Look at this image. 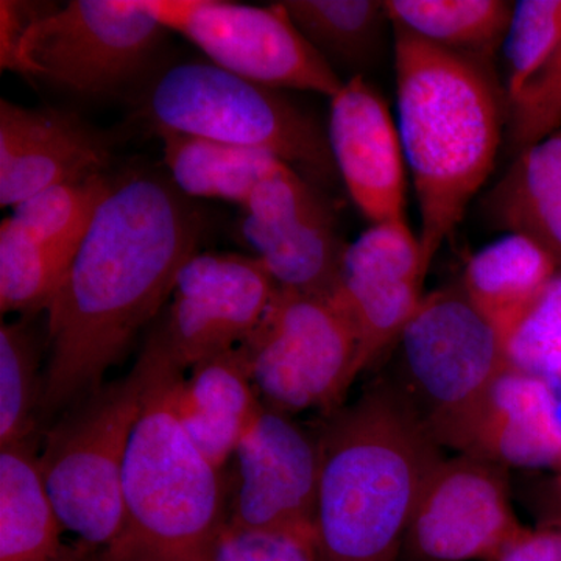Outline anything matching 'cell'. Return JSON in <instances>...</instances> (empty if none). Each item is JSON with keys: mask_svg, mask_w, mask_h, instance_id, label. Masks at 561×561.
Returning a JSON list of instances; mask_svg holds the SVG:
<instances>
[{"mask_svg": "<svg viewBox=\"0 0 561 561\" xmlns=\"http://www.w3.org/2000/svg\"><path fill=\"white\" fill-rule=\"evenodd\" d=\"M203 232L202 214L171 179L150 171L113 179L47 309L41 426L105 383L138 332L168 305Z\"/></svg>", "mask_w": 561, "mask_h": 561, "instance_id": "6da1fadb", "label": "cell"}, {"mask_svg": "<svg viewBox=\"0 0 561 561\" xmlns=\"http://www.w3.org/2000/svg\"><path fill=\"white\" fill-rule=\"evenodd\" d=\"M393 32L398 130L419 202V241L431 267L493 171L508 102L493 61Z\"/></svg>", "mask_w": 561, "mask_h": 561, "instance_id": "7a4b0ae2", "label": "cell"}, {"mask_svg": "<svg viewBox=\"0 0 561 561\" xmlns=\"http://www.w3.org/2000/svg\"><path fill=\"white\" fill-rule=\"evenodd\" d=\"M313 516L319 561H400L424 483L443 459L389 383L331 412L319 434Z\"/></svg>", "mask_w": 561, "mask_h": 561, "instance_id": "3957f363", "label": "cell"}, {"mask_svg": "<svg viewBox=\"0 0 561 561\" xmlns=\"http://www.w3.org/2000/svg\"><path fill=\"white\" fill-rule=\"evenodd\" d=\"M140 356L149 383L122 474L124 529L101 561H208L228 523V476L181 424L176 389L184 370L160 328Z\"/></svg>", "mask_w": 561, "mask_h": 561, "instance_id": "277c9868", "label": "cell"}, {"mask_svg": "<svg viewBox=\"0 0 561 561\" xmlns=\"http://www.w3.org/2000/svg\"><path fill=\"white\" fill-rule=\"evenodd\" d=\"M139 113L154 133H181L271 153L320 190L339 176L328 131L279 90L214 62H180L139 95Z\"/></svg>", "mask_w": 561, "mask_h": 561, "instance_id": "5b68a950", "label": "cell"}, {"mask_svg": "<svg viewBox=\"0 0 561 561\" xmlns=\"http://www.w3.org/2000/svg\"><path fill=\"white\" fill-rule=\"evenodd\" d=\"M387 382L440 448L465 453L491 387L508 367L505 335L460 283L424 295Z\"/></svg>", "mask_w": 561, "mask_h": 561, "instance_id": "8992f818", "label": "cell"}, {"mask_svg": "<svg viewBox=\"0 0 561 561\" xmlns=\"http://www.w3.org/2000/svg\"><path fill=\"white\" fill-rule=\"evenodd\" d=\"M149 370L103 383L49 424L41 471L65 530L105 551L124 529L122 474L133 430L142 412Z\"/></svg>", "mask_w": 561, "mask_h": 561, "instance_id": "52a82bcc", "label": "cell"}, {"mask_svg": "<svg viewBox=\"0 0 561 561\" xmlns=\"http://www.w3.org/2000/svg\"><path fill=\"white\" fill-rule=\"evenodd\" d=\"M239 346L265 408L287 415L337 411L362 371L356 330L334 295L278 287Z\"/></svg>", "mask_w": 561, "mask_h": 561, "instance_id": "ba28073f", "label": "cell"}, {"mask_svg": "<svg viewBox=\"0 0 561 561\" xmlns=\"http://www.w3.org/2000/svg\"><path fill=\"white\" fill-rule=\"evenodd\" d=\"M165 33L139 0H72L28 27L14 72L88 98L119 94L149 69Z\"/></svg>", "mask_w": 561, "mask_h": 561, "instance_id": "9c48e42d", "label": "cell"}, {"mask_svg": "<svg viewBox=\"0 0 561 561\" xmlns=\"http://www.w3.org/2000/svg\"><path fill=\"white\" fill-rule=\"evenodd\" d=\"M168 32L190 39L219 68L273 90L311 91L332 99L343 81L298 32L280 3L224 0H139Z\"/></svg>", "mask_w": 561, "mask_h": 561, "instance_id": "30bf717a", "label": "cell"}, {"mask_svg": "<svg viewBox=\"0 0 561 561\" xmlns=\"http://www.w3.org/2000/svg\"><path fill=\"white\" fill-rule=\"evenodd\" d=\"M522 527L508 468L472 454L443 457L416 501L400 561H490Z\"/></svg>", "mask_w": 561, "mask_h": 561, "instance_id": "8fae6325", "label": "cell"}, {"mask_svg": "<svg viewBox=\"0 0 561 561\" xmlns=\"http://www.w3.org/2000/svg\"><path fill=\"white\" fill-rule=\"evenodd\" d=\"M276 290L253 254L195 253L180 268L168 313L158 324L173 360L187 370L238 348L264 319Z\"/></svg>", "mask_w": 561, "mask_h": 561, "instance_id": "7c38bea8", "label": "cell"}, {"mask_svg": "<svg viewBox=\"0 0 561 561\" xmlns=\"http://www.w3.org/2000/svg\"><path fill=\"white\" fill-rule=\"evenodd\" d=\"M228 478V526L313 531L321 453L287 413L265 408L236 449Z\"/></svg>", "mask_w": 561, "mask_h": 561, "instance_id": "4fadbf2b", "label": "cell"}, {"mask_svg": "<svg viewBox=\"0 0 561 561\" xmlns=\"http://www.w3.org/2000/svg\"><path fill=\"white\" fill-rule=\"evenodd\" d=\"M427 271L408 220L371 225L346 247L334 297L356 330L362 371L400 341L423 301Z\"/></svg>", "mask_w": 561, "mask_h": 561, "instance_id": "5bb4252c", "label": "cell"}, {"mask_svg": "<svg viewBox=\"0 0 561 561\" xmlns=\"http://www.w3.org/2000/svg\"><path fill=\"white\" fill-rule=\"evenodd\" d=\"M328 139L339 176L371 225L405 220V154L381 92L351 77L331 99Z\"/></svg>", "mask_w": 561, "mask_h": 561, "instance_id": "9a60e30c", "label": "cell"}, {"mask_svg": "<svg viewBox=\"0 0 561 561\" xmlns=\"http://www.w3.org/2000/svg\"><path fill=\"white\" fill-rule=\"evenodd\" d=\"M108 142L69 111L0 101V205L14 208L55 184L106 175Z\"/></svg>", "mask_w": 561, "mask_h": 561, "instance_id": "2e32d148", "label": "cell"}, {"mask_svg": "<svg viewBox=\"0 0 561 561\" xmlns=\"http://www.w3.org/2000/svg\"><path fill=\"white\" fill-rule=\"evenodd\" d=\"M502 467L561 472L556 387L508 365L483 402L467 449Z\"/></svg>", "mask_w": 561, "mask_h": 561, "instance_id": "e0dca14e", "label": "cell"}, {"mask_svg": "<svg viewBox=\"0 0 561 561\" xmlns=\"http://www.w3.org/2000/svg\"><path fill=\"white\" fill-rule=\"evenodd\" d=\"M176 411L198 451L225 470L264 411L241 346L195 364L176 389Z\"/></svg>", "mask_w": 561, "mask_h": 561, "instance_id": "ac0fdd59", "label": "cell"}, {"mask_svg": "<svg viewBox=\"0 0 561 561\" xmlns=\"http://www.w3.org/2000/svg\"><path fill=\"white\" fill-rule=\"evenodd\" d=\"M239 232L279 289L334 295L348 243L335 228L334 210L261 225L243 219Z\"/></svg>", "mask_w": 561, "mask_h": 561, "instance_id": "d6986e66", "label": "cell"}, {"mask_svg": "<svg viewBox=\"0 0 561 561\" xmlns=\"http://www.w3.org/2000/svg\"><path fill=\"white\" fill-rule=\"evenodd\" d=\"M560 268L529 236L507 232L472 254L460 286L507 337Z\"/></svg>", "mask_w": 561, "mask_h": 561, "instance_id": "ffe728a7", "label": "cell"}, {"mask_svg": "<svg viewBox=\"0 0 561 561\" xmlns=\"http://www.w3.org/2000/svg\"><path fill=\"white\" fill-rule=\"evenodd\" d=\"M485 210L497 228L529 236L561 267V128L513 160Z\"/></svg>", "mask_w": 561, "mask_h": 561, "instance_id": "44dd1931", "label": "cell"}, {"mask_svg": "<svg viewBox=\"0 0 561 561\" xmlns=\"http://www.w3.org/2000/svg\"><path fill=\"white\" fill-rule=\"evenodd\" d=\"M62 530L33 440L0 448V561H51Z\"/></svg>", "mask_w": 561, "mask_h": 561, "instance_id": "7402d4cb", "label": "cell"}, {"mask_svg": "<svg viewBox=\"0 0 561 561\" xmlns=\"http://www.w3.org/2000/svg\"><path fill=\"white\" fill-rule=\"evenodd\" d=\"M158 136L169 179L187 198L232 202L242 208L262 180L287 165L261 150L181 133Z\"/></svg>", "mask_w": 561, "mask_h": 561, "instance_id": "603a6c76", "label": "cell"}, {"mask_svg": "<svg viewBox=\"0 0 561 561\" xmlns=\"http://www.w3.org/2000/svg\"><path fill=\"white\" fill-rule=\"evenodd\" d=\"M391 27L442 47L493 61L515 2L505 0H383Z\"/></svg>", "mask_w": 561, "mask_h": 561, "instance_id": "cb8c5ba5", "label": "cell"}, {"mask_svg": "<svg viewBox=\"0 0 561 561\" xmlns=\"http://www.w3.org/2000/svg\"><path fill=\"white\" fill-rule=\"evenodd\" d=\"M298 32L328 62L362 69L382 46L390 22L381 0H284ZM332 66V65H331Z\"/></svg>", "mask_w": 561, "mask_h": 561, "instance_id": "d4e9b609", "label": "cell"}, {"mask_svg": "<svg viewBox=\"0 0 561 561\" xmlns=\"http://www.w3.org/2000/svg\"><path fill=\"white\" fill-rule=\"evenodd\" d=\"M73 257L39 242L11 217L0 225V311L31 319L49 309Z\"/></svg>", "mask_w": 561, "mask_h": 561, "instance_id": "484cf974", "label": "cell"}, {"mask_svg": "<svg viewBox=\"0 0 561 561\" xmlns=\"http://www.w3.org/2000/svg\"><path fill=\"white\" fill-rule=\"evenodd\" d=\"M31 320L0 327V448L32 440L38 427L44 373Z\"/></svg>", "mask_w": 561, "mask_h": 561, "instance_id": "4316f807", "label": "cell"}, {"mask_svg": "<svg viewBox=\"0 0 561 561\" xmlns=\"http://www.w3.org/2000/svg\"><path fill=\"white\" fill-rule=\"evenodd\" d=\"M111 184L108 173L55 184L14 206L11 219L39 242L73 257Z\"/></svg>", "mask_w": 561, "mask_h": 561, "instance_id": "83f0119b", "label": "cell"}, {"mask_svg": "<svg viewBox=\"0 0 561 561\" xmlns=\"http://www.w3.org/2000/svg\"><path fill=\"white\" fill-rule=\"evenodd\" d=\"M561 44V0H522L513 7L502 49L511 102Z\"/></svg>", "mask_w": 561, "mask_h": 561, "instance_id": "f1b7e54d", "label": "cell"}, {"mask_svg": "<svg viewBox=\"0 0 561 561\" xmlns=\"http://www.w3.org/2000/svg\"><path fill=\"white\" fill-rule=\"evenodd\" d=\"M508 365L561 386V268L505 337Z\"/></svg>", "mask_w": 561, "mask_h": 561, "instance_id": "f546056e", "label": "cell"}, {"mask_svg": "<svg viewBox=\"0 0 561 561\" xmlns=\"http://www.w3.org/2000/svg\"><path fill=\"white\" fill-rule=\"evenodd\" d=\"M561 128V44L507 105L505 139L515 160Z\"/></svg>", "mask_w": 561, "mask_h": 561, "instance_id": "4dcf8cb0", "label": "cell"}, {"mask_svg": "<svg viewBox=\"0 0 561 561\" xmlns=\"http://www.w3.org/2000/svg\"><path fill=\"white\" fill-rule=\"evenodd\" d=\"M208 561H319L312 530L225 526Z\"/></svg>", "mask_w": 561, "mask_h": 561, "instance_id": "1f68e13d", "label": "cell"}, {"mask_svg": "<svg viewBox=\"0 0 561 561\" xmlns=\"http://www.w3.org/2000/svg\"><path fill=\"white\" fill-rule=\"evenodd\" d=\"M54 9V5H47V3L18 2V0L0 2V66L2 69L14 70L18 49L25 32L39 18Z\"/></svg>", "mask_w": 561, "mask_h": 561, "instance_id": "d6a6232c", "label": "cell"}, {"mask_svg": "<svg viewBox=\"0 0 561 561\" xmlns=\"http://www.w3.org/2000/svg\"><path fill=\"white\" fill-rule=\"evenodd\" d=\"M490 561H561V526L522 527Z\"/></svg>", "mask_w": 561, "mask_h": 561, "instance_id": "836d02e7", "label": "cell"}, {"mask_svg": "<svg viewBox=\"0 0 561 561\" xmlns=\"http://www.w3.org/2000/svg\"><path fill=\"white\" fill-rule=\"evenodd\" d=\"M101 549L87 542H77V545L62 546L61 551L51 561H101Z\"/></svg>", "mask_w": 561, "mask_h": 561, "instance_id": "e575fe53", "label": "cell"}, {"mask_svg": "<svg viewBox=\"0 0 561 561\" xmlns=\"http://www.w3.org/2000/svg\"><path fill=\"white\" fill-rule=\"evenodd\" d=\"M549 501H551V507H549L551 511H549L545 523L559 524L561 526V472L557 474L556 481L552 483Z\"/></svg>", "mask_w": 561, "mask_h": 561, "instance_id": "d590c367", "label": "cell"}]
</instances>
